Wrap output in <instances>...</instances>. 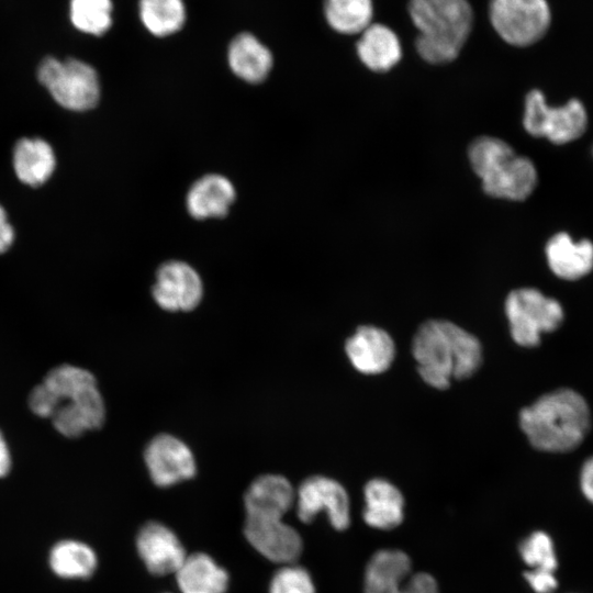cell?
<instances>
[{"label":"cell","mask_w":593,"mask_h":593,"mask_svg":"<svg viewBox=\"0 0 593 593\" xmlns=\"http://www.w3.org/2000/svg\"><path fill=\"white\" fill-rule=\"evenodd\" d=\"M26 407L53 432L76 440L105 423L107 405L96 376L70 362L51 367L26 394Z\"/></svg>","instance_id":"obj_1"},{"label":"cell","mask_w":593,"mask_h":593,"mask_svg":"<svg viewBox=\"0 0 593 593\" xmlns=\"http://www.w3.org/2000/svg\"><path fill=\"white\" fill-rule=\"evenodd\" d=\"M412 355L422 380L437 390L473 376L483 359L480 340L447 320L422 323L413 336Z\"/></svg>","instance_id":"obj_2"},{"label":"cell","mask_w":593,"mask_h":593,"mask_svg":"<svg viewBox=\"0 0 593 593\" xmlns=\"http://www.w3.org/2000/svg\"><path fill=\"white\" fill-rule=\"evenodd\" d=\"M519 426L539 450L564 452L578 447L590 428V410L573 390L560 389L519 412Z\"/></svg>","instance_id":"obj_3"},{"label":"cell","mask_w":593,"mask_h":593,"mask_svg":"<svg viewBox=\"0 0 593 593\" xmlns=\"http://www.w3.org/2000/svg\"><path fill=\"white\" fill-rule=\"evenodd\" d=\"M409 15L418 31L415 47L430 64L456 59L473 26L468 0H409Z\"/></svg>","instance_id":"obj_4"},{"label":"cell","mask_w":593,"mask_h":593,"mask_svg":"<svg viewBox=\"0 0 593 593\" xmlns=\"http://www.w3.org/2000/svg\"><path fill=\"white\" fill-rule=\"evenodd\" d=\"M469 160L484 191L494 198L522 201L536 188L537 170L533 161L517 155L497 137L474 139L469 147Z\"/></svg>","instance_id":"obj_5"},{"label":"cell","mask_w":593,"mask_h":593,"mask_svg":"<svg viewBox=\"0 0 593 593\" xmlns=\"http://www.w3.org/2000/svg\"><path fill=\"white\" fill-rule=\"evenodd\" d=\"M37 78L52 98L63 108L83 112L93 109L100 99V81L96 69L76 58H44Z\"/></svg>","instance_id":"obj_6"},{"label":"cell","mask_w":593,"mask_h":593,"mask_svg":"<svg viewBox=\"0 0 593 593\" xmlns=\"http://www.w3.org/2000/svg\"><path fill=\"white\" fill-rule=\"evenodd\" d=\"M504 307L512 338L524 347L537 346L541 334L557 329L563 320L560 303L534 288L511 291Z\"/></svg>","instance_id":"obj_7"},{"label":"cell","mask_w":593,"mask_h":593,"mask_svg":"<svg viewBox=\"0 0 593 593\" xmlns=\"http://www.w3.org/2000/svg\"><path fill=\"white\" fill-rule=\"evenodd\" d=\"M523 124L530 135L562 145L583 135L588 127V113L578 99H571L563 105L551 107L544 93L534 89L525 99Z\"/></svg>","instance_id":"obj_8"},{"label":"cell","mask_w":593,"mask_h":593,"mask_svg":"<svg viewBox=\"0 0 593 593\" xmlns=\"http://www.w3.org/2000/svg\"><path fill=\"white\" fill-rule=\"evenodd\" d=\"M363 593H439V586L430 573L413 571L406 552L385 548L376 551L366 566Z\"/></svg>","instance_id":"obj_9"},{"label":"cell","mask_w":593,"mask_h":593,"mask_svg":"<svg viewBox=\"0 0 593 593\" xmlns=\"http://www.w3.org/2000/svg\"><path fill=\"white\" fill-rule=\"evenodd\" d=\"M489 19L503 41L523 47L547 33L551 11L547 0H490Z\"/></svg>","instance_id":"obj_10"},{"label":"cell","mask_w":593,"mask_h":593,"mask_svg":"<svg viewBox=\"0 0 593 593\" xmlns=\"http://www.w3.org/2000/svg\"><path fill=\"white\" fill-rule=\"evenodd\" d=\"M298 518L310 524L322 512L333 528L343 532L351 523L350 500L346 489L335 479L325 475L306 478L295 491Z\"/></svg>","instance_id":"obj_11"},{"label":"cell","mask_w":593,"mask_h":593,"mask_svg":"<svg viewBox=\"0 0 593 593\" xmlns=\"http://www.w3.org/2000/svg\"><path fill=\"white\" fill-rule=\"evenodd\" d=\"M144 461L152 481L168 488L195 475L197 463L190 447L170 434L153 437L144 450Z\"/></svg>","instance_id":"obj_12"},{"label":"cell","mask_w":593,"mask_h":593,"mask_svg":"<svg viewBox=\"0 0 593 593\" xmlns=\"http://www.w3.org/2000/svg\"><path fill=\"white\" fill-rule=\"evenodd\" d=\"M152 294L165 311L189 312L200 304L203 283L193 267L181 260H169L158 268Z\"/></svg>","instance_id":"obj_13"},{"label":"cell","mask_w":593,"mask_h":593,"mask_svg":"<svg viewBox=\"0 0 593 593\" xmlns=\"http://www.w3.org/2000/svg\"><path fill=\"white\" fill-rule=\"evenodd\" d=\"M244 534L248 542L266 559L292 563L303 550L299 532L279 516H246Z\"/></svg>","instance_id":"obj_14"},{"label":"cell","mask_w":593,"mask_h":593,"mask_svg":"<svg viewBox=\"0 0 593 593\" xmlns=\"http://www.w3.org/2000/svg\"><path fill=\"white\" fill-rule=\"evenodd\" d=\"M138 556L155 575L176 573L187 557L178 536L159 522H148L136 537Z\"/></svg>","instance_id":"obj_15"},{"label":"cell","mask_w":593,"mask_h":593,"mask_svg":"<svg viewBox=\"0 0 593 593\" xmlns=\"http://www.w3.org/2000/svg\"><path fill=\"white\" fill-rule=\"evenodd\" d=\"M345 353L360 373L380 374L391 367L395 357V344L383 328L361 325L346 339Z\"/></svg>","instance_id":"obj_16"},{"label":"cell","mask_w":593,"mask_h":593,"mask_svg":"<svg viewBox=\"0 0 593 593\" xmlns=\"http://www.w3.org/2000/svg\"><path fill=\"white\" fill-rule=\"evenodd\" d=\"M363 502L362 519L370 528L391 530L404 521V496L387 479L369 480L363 486Z\"/></svg>","instance_id":"obj_17"},{"label":"cell","mask_w":593,"mask_h":593,"mask_svg":"<svg viewBox=\"0 0 593 593\" xmlns=\"http://www.w3.org/2000/svg\"><path fill=\"white\" fill-rule=\"evenodd\" d=\"M295 503V490L280 474H262L256 478L244 496L247 516L283 517Z\"/></svg>","instance_id":"obj_18"},{"label":"cell","mask_w":593,"mask_h":593,"mask_svg":"<svg viewBox=\"0 0 593 593\" xmlns=\"http://www.w3.org/2000/svg\"><path fill=\"white\" fill-rule=\"evenodd\" d=\"M227 63L236 77L249 83H259L271 71L273 56L256 35L242 32L228 44Z\"/></svg>","instance_id":"obj_19"},{"label":"cell","mask_w":593,"mask_h":593,"mask_svg":"<svg viewBox=\"0 0 593 593\" xmlns=\"http://www.w3.org/2000/svg\"><path fill=\"white\" fill-rule=\"evenodd\" d=\"M547 262L561 279L577 280L593 269V243L574 240L568 233L559 232L546 245Z\"/></svg>","instance_id":"obj_20"},{"label":"cell","mask_w":593,"mask_h":593,"mask_svg":"<svg viewBox=\"0 0 593 593\" xmlns=\"http://www.w3.org/2000/svg\"><path fill=\"white\" fill-rule=\"evenodd\" d=\"M235 197V188L226 177L210 174L191 186L186 204L194 219L222 217L228 213Z\"/></svg>","instance_id":"obj_21"},{"label":"cell","mask_w":593,"mask_h":593,"mask_svg":"<svg viewBox=\"0 0 593 593\" xmlns=\"http://www.w3.org/2000/svg\"><path fill=\"white\" fill-rule=\"evenodd\" d=\"M12 164L16 178L26 186L44 184L56 167L52 146L40 137L21 138L13 148Z\"/></svg>","instance_id":"obj_22"},{"label":"cell","mask_w":593,"mask_h":593,"mask_svg":"<svg viewBox=\"0 0 593 593\" xmlns=\"http://www.w3.org/2000/svg\"><path fill=\"white\" fill-rule=\"evenodd\" d=\"M175 574L181 593H226L228 589L227 571L204 552L187 555Z\"/></svg>","instance_id":"obj_23"},{"label":"cell","mask_w":593,"mask_h":593,"mask_svg":"<svg viewBox=\"0 0 593 593\" xmlns=\"http://www.w3.org/2000/svg\"><path fill=\"white\" fill-rule=\"evenodd\" d=\"M356 52L361 63L377 72L390 70L402 58L399 36L381 23H371L360 33Z\"/></svg>","instance_id":"obj_24"},{"label":"cell","mask_w":593,"mask_h":593,"mask_svg":"<svg viewBox=\"0 0 593 593\" xmlns=\"http://www.w3.org/2000/svg\"><path fill=\"white\" fill-rule=\"evenodd\" d=\"M98 564L96 552L87 544L61 540L49 553V566L55 574L66 579H87Z\"/></svg>","instance_id":"obj_25"},{"label":"cell","mask_w":593,"mask_h":593,"mask_svg":"<svg viewBox=\"0 0 593 593\" xmlns=\"http://www.w3.org/2000/svg\"><path fill=\"white\" fill-rule=\"evenodd\" d=\"M138 16L152 35L170 36L186 23V3L184 0H138Z\"/></svg>","instance_id":"obj_26"},{"label":"cell","mask_w":593,"mask_h":593,"mask_svg":"<svg viewBox=\"0 0 593 593\" xmlns=\"http://www.w3.org/2000/svg\"><path fill=\"white\" fill-rule=\"evenodd\" d=\"M323 13L332 30L346 35L360 34L372 23V0H324Z\"/></svg>","instance_id":"obj_27"},{"label":"cell","mask_w":593,"mask_h":593,"mask_svg":"<svg viewBox=\"0 0 593 593\" xmlns=\"http://www.w3.org/2000/svg\"><path fill=\"white\" fill-rule=\"evenodd\" d=\"M69 18L74 27L85 34L101 36L113 24L112 0H70Z\"/></svg>","instance_id":"obj_28"},{"label":"cell","mask_w":593,"mask_h":593,"mask_svg":"<svg viewBox=\"0 0 593 593\" xmlns=\"http://www.w3.org/2000/svg\"><path fill=\"white\" fill-rule=\"evenodd\" d=\"M518 553L528 569H558L556 545L546 530H534L527 535L518 545Z\"/></svg>","instance_id":"obj_29"},{"label":"cell","mask_w":593,"mask_h":593,"mask_svg":"<svg viewBox=\"0 0 593 593\" xmlns=\"http://www.w3.org/2000/svg\"><path fill=\"white\" fill-rule=\"evenodd\" d=\"M269 593H316L310 572L302 566L286 563L271 578Z\"/></svg>","instance_id":"obj_30"},{"label":"cell","mask_w":593,"mask_h":593,"mask_svg":"<svg viewBox=\"0 0 593 593\" xmlns=\"http://www.w3.org/2000/svg\"><path fill=\"white\" fill-rule=\"evenodd\" d=\"M534 593H553L559 586L556 571L548 569H527L523 574Z\"/></svg>","instance_id":"obj_31"},{"label":"cell","mask_w":593,"mask_h":593,"mask_svg":"<svg viewBox=\"0 0 593 593\" xmlns=\"http://www.w3.org/2000/svg\"><path fill=\"white\" fill-rule=\"evenodd\" d=\"M14 228L9 221L8 213L0 204V254L10 249L14 243Z\"/></svg>","instance_id":"obj_32"},{"label":"cell","mask_w":593,"mask_h":593,"mask_svg":"<svg viewBox=\"0 0 593 593\" xmlns=\"http://www.w3.org/2000/svg\"><path fill=\"white\" fill-rule=\"evenodd\" d=\"M9 439L0 427V479L5 478L13 466V455Z\"/></svg>","instance_id":"obj_33"},{"label":"cell","mask_w":593,"mask_h":593,"mask_svg":"<svg viewBox=\"0 0 593 593\" xmlns=\"http://www.w3.org/2000/svg\"><path fill=\"white\" fill-rule=\"evenodd\" d=\"M580 488L584 497L593 504V457L588 459L582 467Z\"/></svg>","instance_id":"obj_34"}]
</instances>
